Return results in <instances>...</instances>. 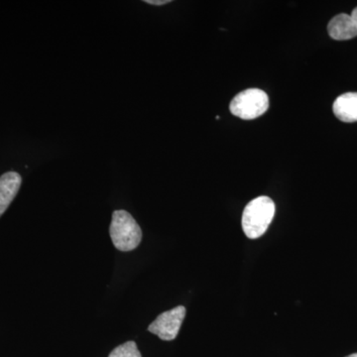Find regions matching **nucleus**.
I'll list each match as a JSON object with an SVG mask.
<instances>
[{"instance_id":"20e7f679","label":"nucleus","mask_w":357,"mask_h":357,"mask_svg":"<svg viewBox=\"0 0 357 357\" xmlns=\"http://www.w3.org/2000/svg\"><path fill=\"white\" fill-rule=\"evenodd\" d=\"M185 316V307H176L175 309L159 314L153 323L149 326L148 331L156 335L162 340L170 342L177 337Z\"/></svg>"},{"instance_id":"9d476101","label":"nucleus","mask_w":357,"mask_h":357,"mask_svg":"<svg viewBox=\"0 0 357 357\" xmlns=\"http://www.w3.org/2000/svg\"><path fill=\"white\" fill-rule=\"evenodd\" d=\"M351 16L352 17V20H354V22H356V24L357 26V7L356 8L354 9V11H352Z\"/></svg>"},{"instance_id":"7ed1b4c3","label":"nucleus","mask_w":357,"mask_h":357,"mask_svg":"<svg viewBox=\"0 0 357 357\" xmlns=\"http://www.w3.org/2000/svg\"><path fill=\"white\" fill-rule=\"evenodd\" d=\"M269 109V98L259 89H248L234 96L229 105L234 116L251 121L261 116Z\"/></svg>"},{"instance_id":"423d86ee","label":"nucleus","mask_w":357,"mask_h":357,"mask_svg":"<svg viewBox=\"0 0 357 357\" xmlns=\"http://www.w3.org/2000/svg\"><path fill=\"white\" fill-rule=\"evenodd\" d=\"M328 32L333 39L344 41V40L356 38L357 26L349 14H338L328 23Z\"/></svg>"},{"instance_id":"f257e3e1","label":"nucleus","mask_w":357,"mask_h":357,"mask_svg":"<svg viewBox=\"0 0 357 357\" xmlns=\"http://www.w3.org/2000/svg\"><path fill=\"white\" fill-rule=\"evenodd\" d=\"M275 215V204L269 197H258L245 206L243 229L250 239L259 238L266 232Z\"/></svg>"},{"instance_id":"1a4fd4ad","label":"nucleus","mask_w":357,"mask_h":357,"mask_svg":"<svg viewBox=\"0 0 357 357\" xmlns=\"http://www.w3.org/2000/svg\"><path fill=\"white\" fill-rule=\"evenodd\" d=\"M144 2H146L148 4H151V6H165L167 3H170V0H145Z\"/></svg>"},{"instance_id":"6e6552de","label":"nucleus","mask_w":357,"mask_h":357,"mask_svg":"<svg viewBox=\"0 0 357 357\" xmlns=\"http://www.w3.org/2000/svg\"><path fill=\"white\" fill-rule=\"evenodd\" d=\"M109 357H142L135 342H128L115 347Z\"/></svg>"},{"instance_id":"f03ea898","label":"nucleus","mask_w":357,"mask_h":357,"mask_svg":"<svg viewBox=\"0 0 357 357\" xmlns=\"http://www.w3.org/2000/svg\"><path fill=\"white\" fill-rule=\"evenodd\" d=\"M115 248L128 252L137 248L142 241V230L132 215L126 211H115L109 227Z\"/></svg>"},{"instance_id":"39448f33","label":"nucleus","mask_w":357,"mask_h":357,"mask_svg":"<svg viewBox=\"0 0 357 357\" xmlns=\"http://www.w3.org/2000/svg\"><path fill=\"white\" fill-rule=\"evenodd\" d=\"M22 178L16 172H8L0 177V217L6 213L8 206L20 191Z\"/></svg>"},{"instance_id":"0eeeda50","label":"nucleus","mask_w":357,"mask_h":357,"mask_svg":"<svg viewBox=\"0 0 357 357\" xmlns=\"http://www.w3.org/2000/svg\"><path fill=\"white\" fill-rule=\"evenodd\" d=\"M333 112L340 121L356 122L357 93H347L338 96L333 102Z\"/></svg>"},{"instance_id":"9b49d317","label":"nucleus","mask_w":357,"mask_h":357,"mask_svg":"<svg viewBox=\"0 0 357 357\" xmlns=\"http://www.w3.org/2000/svg\"><path fill=\"white\" fill-rule=\"evenodd\" d=\"M347 357H357V354H351V356Z\"/></svg>"}]
</instances>
